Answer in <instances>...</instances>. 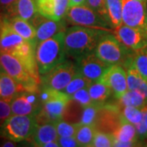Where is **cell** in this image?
Masks as SVG:
<instances>
[{"instance_id":"cell-13","label":"cell","mask_w":147,"mask_h":147,"mask_svg":"<svg viewBox=\"0 0 147 147\" xmlns=\"http://www.w3.org/2000/svg\"><path fill=\"white\" fill-rule=\"evenodd\" d=\"M37 42H32L24 40L23 42L16 47L11 55L16 57L22 65L26 69L27 71L38 84H41V79L39 77L38 68L35 57V49Z\"/></svg>"},{"instance_id":"cell-28","label":"cell","mask_w":147,"mask_h":147,"mask_svg":"<svg viewBox=\"0 0 147 147\" xmlns=\"http://www.w3.org/2000/svg\"><path fill=\"white\" fill-rule=\"evenodd\" d=\"M131 61L134 67L147 82V47L132 52Z\"/></svg>"},{"instance_id":"cell-36","label":"cell","mask_w":147,"mask_h":147,"mask_svg":"<svg viewBox=\"0 0 147 147\" xmlns=\"http://www.w3.org/2000/svg\"><path fill=\"white\" fill-rule=\"evenodd\" d=\"M11 115L10 100L0 98V121L3 122Z\"/></svg>"},{"instance_id":"cell-9","label":"cell","mask_w":147,"mask_h":147,"mask_svg":"<svg viewBox=\"0 0 147 147\" xmlns=\"http://www.w3.org/2000/svg\"><path fill=\"white\" fill-rule=\"evenodd\" d=\"M147 3L122 0V23L134 28H147Z\"/></svg>"},{"instance_id":"cell-15","label":"cell","mask_w":147,"mask_h":147,"mask_svg":"<svg viewBox=\"0 0 147 147\" xmlns=\"http://www.w3.org/2000/svg\"><path fill=\"white\" fill-rule=\"evenodd\" d=\"M24 40L11 27L7 15L0 10V52L12 54Z\"/></svg>"},{"instance_id":"cell-31","label":"cell","mask_w":147,"mask_h":147,"mask_svg":"<svg viewBox=\"0 0 147 147\" xmlns=\"http://www.w3.org/2000/svg\"><path fill=\"white\" fill-rule=\"evenodd\" d=\"M102 105L92 103L91 105L84 107L79 121V124L83 125H94L98 115L99 110Z\"/></svg>"},{"instance_id":"cell-3","label":"cell","mask_w":147,"mask_h":147,"mask_svg":"<svg viewBox=\"0 0 147 147\" xmlns=\"http://www.w3.org/2000/svg\"><path fill=\"white\" fill-rule=\"evenodd\" d=\"M41 109L35 116L38 124L55 123L62 119L65 109L70 96L63 91L41 88L39 92Z\"/></svg>"},{"instance_id":"cell-21","label":"cell","mask_w":147,"mask_h":147,"mask_svg":"<svg viewBox=\"0 0 147 147\" xmlns=\"http://www.w3.org/2000/svg\"><path fill=\"white\" fill-rule=\"evenodd\" d=\"M34 144L37 146H43L47 142L57 141L58 135L54 123H37L32 135Z\"/></svg>"},{"instance_id":"cell-22","label":"cell","mask_w":147,"mask_h":147,"mask_svg":"<svg viewBox=\"0 0 147 147\" xmlns=\"http://www.w3.org/2000/svg\"><path fill=\"white\" fill-rule=\"evenodd\" d=\"M25 92L23 87L6 72L0 73V98L11 100L16 96Z\"/></svg>"},{"instance_id":"cell-8","label":"cell","mask_w":147,"mask_h":147,"mask_svg":"<svg viewBox=\"0 0 147 147\" xmlns=\"http://www.w3.org/2000/svg\"><path fill=\"white\" fill-rule=\"evenodd\" d=\"M78 63L64 61L41 77V88L63 91L78 73Z\"/></svg>"},{"instance_id":"cell-32","label":"cell","mask_w":147,"mask_h":147,"mask_svg":"<svg viewBox=\"0 0 147 147\" xmlns=\"http://www.w3.org/2000/svg\"><path fill=\"white\" fill-rule=\"evenodd\" d=\"M56 129L57 131L59 137H74V134L79 127V123H69L67 121L63 120L62 119L60 120L56 121L55 123Z\"/></svg>"},{"instance_id":"cell-18","label":"cell","mask_w":147,"mask_h":147,"mask_svg":"<svg viewBox=\"0 0 147 147\" xmlns=\"http://www.w3.org/2000/svg\"><path fill=\"white\" fill-rule=\"evenodd\" d=\"M113 146H140L135 125L121 119V123L113 133Z\"/></svg>"},{"instance_id":"cell-38","label":"cell","mask_w":147,"mask_h":147,"mask_svg":"<svg viewBox=\"0 0 147 147\" xmlns=\"http://www.w3.org/2000/svg\"><path fill=\"white\" fill-rule=\"evenodd\" d=\"M57 142L59 146L62 147H76L79 146L74 137H58Z\"/></svg>"},{"instance_id":"cell-45","label":"cell","mask_w":147,"mask_h":147,"mask_svg":"<svg viewBox=\"0 0 147 147\" xmlns=\"http://www.w3.org/2000/svg\"><path fill=\"white\" fill-rule=\"evenodd\" d=\"M141 2H143V3H147V0H139Z\"/></svg>"},{"instance_id":"cell-30","label":"cell","mask_w":147,"mask_h":147,"mask_svg":"<svg viewBox=\"0 0 147 147\" xmlns=\"http://www.w3.org/2000/svg\"><path fill=\"white\" fill-rule=\"evenodd\" d=\"M91 84H92V82L89 79L84 77L82 74L78 71V73L76 74L73 77V79L70 80V82L65 87L63 92L70 96L77 91L84 88H88Z\"/></svg>"},{"instance_id":"cell-33","label":"cell","mask_w":147,"mask_h":147,"mask_svg":"<svg viewBox=\"0 0 147 147\" xmlns=\"http://www.w3.org/2000/svg\"><path fill=\"white\" fill-rule=\"evenodd\" d=\"M114 144V136L110 133L96 131L92 144V147H110Z\"/></svg>"},{"instance_id":"cell-35","label":"cell","mask_w":147,"mask_h":147,"mask_svg":"<svg viewBox=\"0 0 147 147\" xmlns=\"http://www.w3.org/2000/svg\"><path fill=\"white\" fill-rule=\"evenodd\" d=\"M85 5L89 7L91 9L99 13L103 17H105L107 21L106 9H105V0H86Z\"/></svg>"},{"instance_id":"cell-12","label":"cell","mask_w":147,"mask_h":147,"mask_svg":"<svg viewBox=\"0 0 147 147\" xmlns=\"http://www.w3.org/2000/svg\"><path fill=\"white\" fill-rule=\"evenodd\" d=\"M99 81L105 84L110 88L112 94L116 99H119L128 90L126 69L121 65H110Z\"/></svg>"},{"instance_id":"cell-24","label":"cell","mask_w":147,"mask_h":147,"mask_svg":"<svg viewBox=\"0 0 147 147\" xmlns=\"http://www.w3.org/2000/svg\"><path fill=\"white\" fill-rule=\"evenodd\" d=\"M90 97L92 103L103 105L108 100L112 95V92L110 88L100 81L93 82L88 87Z\"/></svg>"},{"instance_id":"cell-17","label":"cell","mask_w":147,"mask_h":147,"mask_svg":"<svg viewBox=\"0 0 147 147\" xmlns=\"http://www.w3.org/2000/svg\"><path fill=\"white\" fill-rule=\"evenodd\" d=\"M38 13L55 21L65 17L69 9V0H37Z\"/></svg>"},{"instance_id":"cell-19","label":"cell","mask_w":147,"mask_h":147,"mask_svg":"<svg viewBox=\"0 0 147 147\" xmlns=\"http://www.w3.org/2000/svg\"><path fill=\"white\" fill-rule=\"evenodd\" d=\"M7 15L9 16H19L32 23L39 15L37 0H17Z\"/></svg>"},{"instance_id":"cell-20","label":"cell","mask_w":147,"mask_h":147,"mask_svg":"<svg viewBox=\"0 0 147 147\" xmlns=\"http://www.w3.org/2000/svg\"><path fill=\"white\" fill-rule=\"evenodd\" d=\"M124 68L126 69L127 72V88L140 92L147 100V82L142 78V75L132 65L131 57L124 65Z\"/></svg>"},{"instance_id":"cell-39","label":"cell","mask_w":147,"mask_h":147,"mask_svg":"<svg viewBox=\"0 0 147 147\" xmlns=\"http://www.w3.org/2000/svg\"><path fill=\"white\" fill-rule=\"evenodd\" d=\"M17 0H0V10L7 14Z\"/></svg>"},{"instance_id":"cell-40","label":"cell","mask_w":147,"mask_h":147,"mask_svg":"<svg viewBox=\"0 0 147 147\" xmlns=\"http://www.w3.org/2000/svg\"><path fill=\"white\" fill-rule=\"evenodd\" d=\"M86 3V0H69V7L73 6L83 5Z\"/></svg>"},{"instance_id":"cell-4","label":"cell","mask_w":147,"mask_h":147,"mask_svg":"<svg viewBox=\"0 0 147 147\" xmlns=\"http://www.w3.org/2000/svg\"><path fill=\"white\" fill-rule=\"evenodd\" d=\"M96 56L108 65H123L131 57L132 52L125 47L115 35L106 31L100 37L94 49Z\"/></svg>"},{"instance_id":"cell-2","label":"cell","mask_w":147,"mask_h":147,"mask_svg":"<svg viewBox=\"0 0 147 147\" xmlns=\"http://www.w3.org/2000/svg\"><path fill=\"white\" fill-rule=\"evenodd\" d=\"M65 32L38 42L35 49V57L38 72L42 75L59 64L65 61Z\"/></svg>"},{"instance_id":"cell-37","label":"cell","mask_w":147,"mask_h":147,"mask_svg":"<svg viewBox=\"0 0 147 147\" xmlns=\"http://www.w3.org/2000/svg\"><path fill=\"white\" fill-rule=\"evenodd\" d=\"M136 130H137V137L140 143L147 142V128L145 124L144 119L135 125Z\"/></svg>"},{"instance_id":"cell-27","label":"cell","mask_w":147,"mask_h":147,"mask_svg":"<svg viewBox=\"0 0 147 147\" xmlns=\"http://www.w3.org/2000/svg\"><path fill=\"white\" fill-rule=\"evenodd\" d=\"M96 131V130L94 125L79 124L74 134V138L76 139L79 146H92Z\"/></svg>"},{"instance_id":"cell-43","label":"cell","mask_w":147,"mask_h":147,"mask_svg":"<svg viewBox=\"0 0 147 147\" xmlns=\"http://www.w3.org/2000/svg\"><path fill=\"white\" fill-rule=\"evenodd\" d=\"M142 111H143V115H144V118H143V119H144V122H145V124H146V127L147 128V104L142 109Z\"/></svg>"},{"instance_id":"cell-29","label":"cell","mask_w":147,"mask_h":147,"mask_svg":"<svg viewBox=\"0 0 147 147\" xmlns=\"http://www.w3.org/2000/svg\"><path fill=\"white\" fill-rule=\"evenodd\" d=\"M121 119L126 120L133 125H136L143 120V111L140 108L133 106H122L120 105Z\"/></svg>"},{"instance_id":"cell-25","label":"cell","mask_w":147,"mask_h":147,"mask_svg":"<svg viewBox=\"0 0 147 147\" xmlns=\"http://www.w3.org/2000/svg\"><path fill=\"white\" fill-rule=\"evenodd\" d=\"M106 17L111 29L122 25V0H105Z\"/></svg>"},{"instance_id":"cell-7","label":"cell","mask_w":147,"mask_h":147,"mask_svg":"<svg viewBox=\"0 0 147 147\" xmlns=\"http://www.w3.org/2000/svg\"><path fill=\"white\" fill-rule=\"evenodd\" d=\"M0 61L4 71L21 84L25 92H39V84L29 74L16 57L10 53L0 52Z\"/></svg>"},{"instance_id":"cell-26","label":"cell","mask_w":147,"mask_h":147,"mask_svg":"<svg viewBox=\"0 0 147 147\" xmlns=\"http://www.w3.org/2000/svg\"><path fill=\"white\" fill-rule=\"evenodd\" d=\"M119 105L122 106H133L142 109L147 104V100L140 92L133 90H127L119 99Z\"/></svg>"},{"instance_id":"cell-23","label":"cell","mask_w":147,"mask_h":147,"mask_svg":"<svg viewBox=\"0 0 147 147\" xmlns=\"http://www.w3.org/2000/svg\"><path fill=\"white\" fill-rule=\"evenodd\" d=\"M7 16L11 27L19 35H21L25 40L37 42L36 29L31 22L19 16Z\"/></svg>"},{"instance_id":"cell-11","label":"cell","mask_w":147,"mask_h":147,"mask_svg":"<svg viewBox=\"0 0 147 147\" xmlns=\"http://www.w3.org/2000/svg\"><path fill=\"white\" fill-rule=\"evenodd\" d=\"M12 115L36 116L41 109L38 92H23L11 100Z\"/></svg>"},{"instance_id":"cell-1","label":"cell","mask_w":147,"mask_h":147,"mask_svg":"<svg viewBox=\"0 0 147 147\" xmlns=\"http://www.w3.org/2000/svg\"><path fill=\"white\" fill-rule=\"evenodd\" d=\"M107 30L90 27H69L65 31V48L69 57L77 61L93 52L100 37Z\"/></svg>"},{"instance_id":"cell-34","label":"cell","mask_w":147,"mask_h":147,"mask_svg":"<svg viewBox=\"0 0 147 147\" xmlns=\"http://www.w3.org/2000/svg\"><path fill=\"white\" fill-rule=\"evenodd\" d=\"M70 99L75 100L83 108L91 105L92 103V100L90 97L88 88H84L77 91L76 92H74V94L70 96Z\"/></svg>"},{"instance_id":"cell-44","label":"cell","mask_w":147,"mask_h":147,"mask_svg":"<svg viewBox=\"0 0 147 147\" xmlns=\"http://www.w3.org/2000/svg\"><path fill=\"white\" fill-rule=\"evenodd\" d=\"M3 72H5V71H4L3 68V66H2V64H1V61H0V73H3Z\"/></svg>"},{"instance_id":"cell-10","label":"cell","mask_w":147,"mask_h":147,"mask_svg":"<svg viewBox=\"0 0 147 147\" xmlns=\"http://www.w3.org/2000/svg\"><path fill=\"white\" fill-rule=\"evenodd\" d=\"M116 38L131 52L147 47V28H134L121 25L115 29Z\"/></svg>"},{"instance_id":"cell-42","label":"cell","mask_w":147,"mask_h":147,"mask_svg":"<svg viewBox=\"0 0 147 147\" xmlns=\"http://www.w3.org/2000/svg\"><path fill=\"white\" fill-rule=\"evenodd\" d=\"M60 146H59V143H58L57 141H53V142H47L46 144L43 145L42 147H58Z\"/></svg>"},{"instance_id":"cell-5","label":"cell","mask_w":147,"mask_h":147,"mask_svg":"<svg viewBox=\"0 0 147 147\" xmlns=\"http://www.w3.org/2000/svg\"><path fill=\"white\" fill-rule=\"evenodd\" d=\"M37 125L34 115H11L0 124V137L15 142L30 139Z\"/></svg>"},{"instance_id":"cell-16","label":"cell","mask_w":147,"mask_h":147,"mask_svg":"<svg viewBox=\"0 0 147 147\" xmlns=\"http://www.w3.org/2000/svg\"><path fill=\"white\" fill-rule=\"evenodd\" d=\"M32 24L36 29L37 43L46 40L60 32H65L66 30L65 19L55 21L46 18L40 14L34 20Z\"/></svg>"},{"instance_id":"cell-14","label":"cell","mask_w":147,"mask_h":147,"mask_svg":"<svg viewBox=\"0 0 147 147\" xmlns=\"http://www.w3.org/2000/svg\"><path fill=\"white\" fill-rule=\"evenodd\" d=\"M79 72L92 83L99 81L110 65H108L96 56L94 51L85 55L77 61Z\"/></svg>"},{"instance_id":"cell-41","label":"cell","mask_w":147,"mask_h":147,"mask_svg":"<svg viewBox=\"0 0 147 147\" xmlns=\"http://www.w3.org/2000/svg\"><path fill=\"white\" fill-rule=\"evenodd\" d=\"M16 142H13V141H11V140H8V141H7V142H3L1 145H0V146H10V147H14L16 146V145L15 144Z\"/></svg>"},{"instance_id":"cell-6","label":"cell","mask_w":147,"mask_h":147,"mask_svg":"<svg viewBox=\"0 0 147 147\" xmlns=\"http://www.w3.org/2000/svg\"><path fill=\"white\" fill-rule=\"evenodd\" d=\"M65 20L73 26L90 27L110 31L111 27L105 17L85 4L69 7Z\"/></svg>"}]
</instances>
